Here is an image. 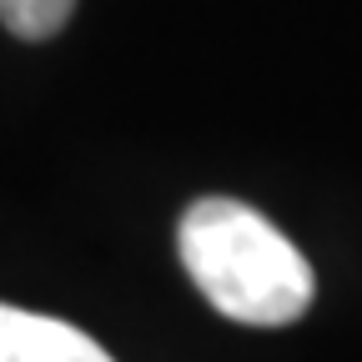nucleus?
Returning <instances> with one entry per match:
<instances>
[{
  "mask_svg": "<svg viewBox=\"0 0 362 362\" xmlns=\"http://www.w3.org/2000/svg\"><path fill=\"white\" fill-rule=\"evenodd\" d=\"M0 362H116V357L61 317L0 302Z\"/></svg>",
  "mask_w": 362,
  "mask_h": 362,
  "instance_id": "nucleus-2",
  "label": "nucleus"
},
{
  "mask_svg": "<svg viewBox=\"0 0 362 362\" xmlns=\"http://www.w3.org/2000/svg\"><path fill=\"white\" fill-rule=\"evenodd\" d=\"M76 11V0H0V25L21 40H51Z\"/></svg>",
  "mask_w": 362,
  "mask_h": 362,
  "instance_id": "nucleus-3",
  "label": "nucleus"
},
{
  "mask_svg": "<svg viewBox=\"0 0 362 362\" xmlns=\"http://www.w3.org/2000/svg\"><path fill=\"white\" fill-rule=\"evenodd\" d=\"M176 247L197 292L232 322L287 327L312 307L317 282L307 257L247 202L232 197L192 202L181 216Z\"/></svg>",
  "mask_w": 362,
  "mask_h": 362,
  "instance_id": "nucleus-1",
  "label": "nucleus"
}]
</instances>
